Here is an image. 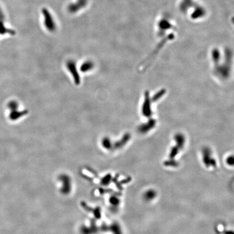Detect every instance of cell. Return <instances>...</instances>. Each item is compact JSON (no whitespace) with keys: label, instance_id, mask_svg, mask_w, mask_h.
I'll return each mask as SVG.
<instances>
[{"label":"cell","instance_id":"1","mask_svg":"<svg viewBox=\"0 0 234 234\" xmlns=\"http://www.w3.org/2000/svg\"><path fill=\"white\" fill-rule=\"evenodd\" d=\"M41 13L43 18L44 27L49 32H55L57 30V24L51 12L47 8H43Z\"/></svg>","mask_w":234,"mask_h":234},{"label":"cell","instance_id":"2","mask_svg":"<svg viewBox=\"0 0 234 234\" xmlns=\"http://www.w3.org/2000/svg\"><path fill=\"white\" fill-rule=\"evenodd\" d=\"M89 3V0H76L69 4L67 10L71 14H75L85 8Z\"/></svg>","mask_w":234,"mask_h":234},{"label":"cell","instance_id":"3","mask_svg":"<svg viewBox=\"0 0 234 234\" xmlns=\"http://www.w3.org/2000/svg\"><path fill=\"white\" fill-rule=\"evenodd\" d=\"M67 66L69 71L71 72V74L73 75L75 83L78 85L80 82V77L77 71V67L74 62H73V61H69L67 64Z\"/></svg>","mask_w":234,"mask_h":234},{"label":"cell","instance_id":"4","mask_svg":"<svg viewBox=\"0 0 234 234\" xmlns=\"http://www.w3.org/2000/svg\"><path fill=\"white\" fill-rule=\"evenodd\" d=\"M27 113V111H19L18 109H17L15 111H11L9 115V118L11 120L15 121L18 119H20L22 116L26 115Z\"/></svg>","mask_w":234,"mask_h":234},{"label":"cell","instance_id":"5","mask_svg":"<svg viewBox=\"0 0 234 234\" xmlns=\"http://www.w3.org/2000/svg\"><path fill=\"white\" fill-rule=\"evenodd\" d=\"M94 67V64L91 61H86L84 63L82 66H81L80 70L83 72H86L88 71H90L93 69Z\"/></svg>","mask_w":234,"mask_h":234},{"label":"cell","instance_id":"6","mask_svg":"<svg viewBox=\"0 0 234 234\" xmlns=\"http://www.w3.org/2000/svg\"><path fill=\"white\" fill-rule=\"evenodd\" d=\"M7 108L10 110V112L17 110L18 109V103L14 100L9 101L7 104Z\"/></svg>","mask_w":234,"mask_h":234}]
</instances>
